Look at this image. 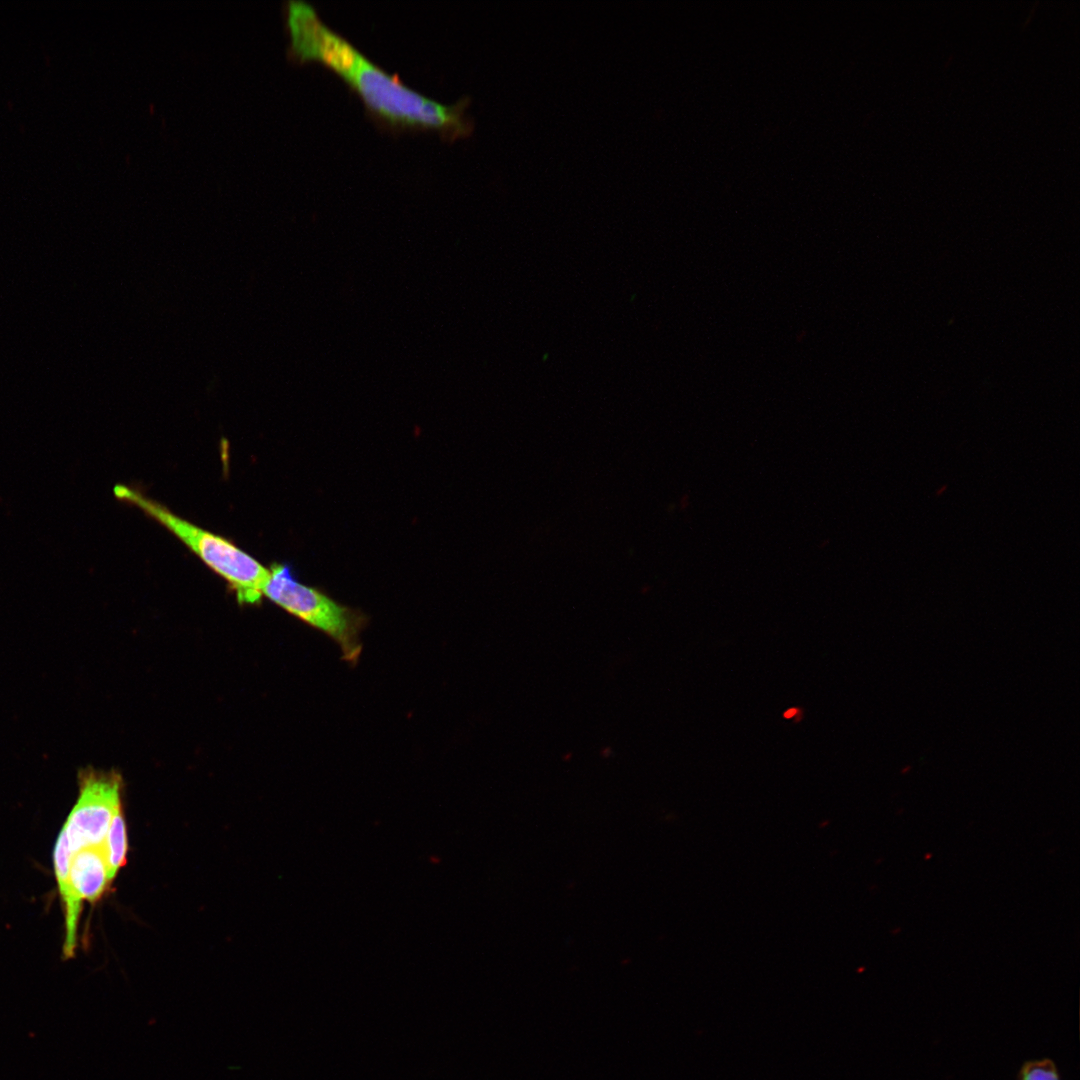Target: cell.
Listing matches in <instances>:
<instances>
[{"label": "cell", "instance_id": "obj_3", "mask_svg": "<svg viewBox=\"0 0 1080 1080\" xmlns=\"http://www.w3.org/2000/svg\"><path fill=\"white\" fill-rule=\"evenodd\" d=\"M263 596L305 624L331 638L342 659L355 666L362 652L361 634L368 617L361 610L340 604L321 590L295 578L287 564H273Z\"/></svg>", "mask_w": 1080, "mask_h": 1080}, {"label": "cell", "instance_id": "obj_4", "mask_svg": "<svg viewBox=\"0 0 1080 1080\" xmlns=\"http://www.w3.org/2000/svg\"><path fill=\"white\" fill-rule=\"evenodd\" d=\"M78 784L79 797L63 826L72 854L103 845L111 820L122 807L123 781L116 771L83 769Z\"/></svg>", "mask_w": 1080, "mask_h": 1080}, {"label": "cell", "instance_id": "obj_9", "mask_svg": "<svg viewBox=\"0 0 1080 1080\" xmlns=\"http://www.w3.org/2000/svg\"><path fill=\"white\" fill-rule=\"evenodd\" d=\"M795 713H796V710H795V709H789V710H788V711H787V712H786V713L784 714V717H785V718H790V717L794 716V715H795Z\"/></svg>", "mask_w": 1080, "mask_h": 1080}, {"label": "cell", "instance_id": "obj_5", "mask_svg": "<svg viewBox=\"0 0 1080 1080\" xmlns=\"http://www.w3.org/2000/svg\"><path fill=\"white\" fill-rule=\"evenodd\" d=\"M69 883L73 904L72 922L77 929L82 902L97 901L109 884L103 845L84 848L72 855Z\"/></svg>", "mask_w": 1080, "mask_h": 1080}, {"label": "cell", "instance_id": "obj_2", "mask_svg": "<svg viewBox=\"0 0 1080 1080\" xmlns=\"http://www.w3.org/2000/svg\"><path fill=\"white\" fill-rule=\"evenodd\" d=\"M113 492L117 498L137 506L172 532L209 568L227 581L241 604H255L261 600L270 569L255 558L224 537L174 514L137 489L118 484Z\"/></svg>", "mask_w": 1080, "mask_h": 1080}, {"label": "cell", "instance_id": "obj_7", "mask_svg": "<svg viewBox=\"0 0 1080 1080\" xmlns=\"http://www.w3.org/2000/svg\"><path fill=\"white\" fill-rule=\"evenodd\" d=\"M72 853L65 831L61 830L54 849V867L59 893L65 910V934L72 933V893L69 883V870Z\"/></svg>", "mask_w": 1080, "mask_h": 1080}, {"label": "cell", "instance_id": "obj_1", "mask_svg": "<svg viewBox=\"0 0 1080 1080\" xmlns=\"http://www.w3.org/2000/svg\"><path fill=\"white\" fill-rule=\"evenodd\" d=\"M287 16L294 55L338 74L378 120L394 128L433 130L448 139L471 132L465 101L444 105L407 87L330 29L308 3L289 2Z\"/></svg>", "mask_w": 1080, "mask_h": 1080}, {"label": "cell", "instance_id": "obj_6", "mask_svg": "<svg viewBox=\"0 0 1080 1080\" xmlns=\"http://www.w3.org/2000/svg\"><path fill=\"white\" fill-rule=\"evenodd\" d=\"M127 849L126 823L121 807L115 812L103 843L109 883L115 878L119 869L125 865Z\"/></svg>", "mask_w": 1080, "mask_h": 1080}, {"label": "cell", "instance_id": "obj_8", "mask_svg": "<svg viewBox=\"0 0 1080 1080\" xmlns=\"http://www.w3.org/2000/svg\"><path fill=\"white\" fill-rule=\"evenodd\" d=\"M1019 1080H1061L1056 1064L1049 1058L1028 1060L1018 1074Z\"/></svg>", "mask_w": 1080, "mask_h": 1080}]
</instances>
